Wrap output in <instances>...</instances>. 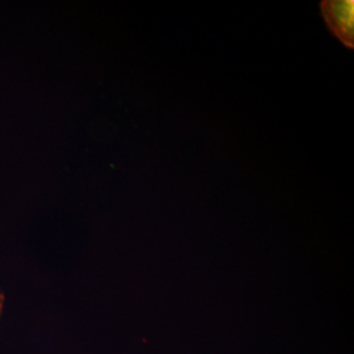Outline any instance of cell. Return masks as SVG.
I'll list each match as a JSON object with an SVG mask.
<instances>
[{
  "label": "cell",
  "instance_id": "1",
  "mask_svg": "<svg viewBox=\"0 0 354 354\" xmlns=\"http://www.w3.org/2000/svg\"><path fill=\"white\" fill-rule=\"evenodd\" d=\"M320 8L329 30L339 38L346 48L353 49V0H328L323 1Z\"/></svg>",
  "mask_w": 354,
  "mask_h": 354
}]
</instances>
